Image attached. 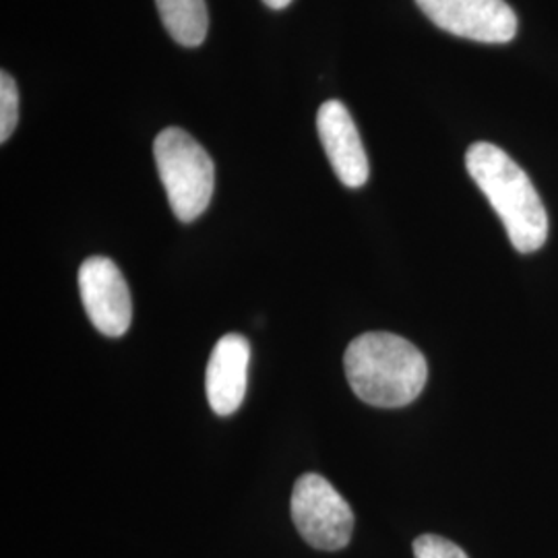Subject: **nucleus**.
Here are the masks:
<instances>
[{
	"label": "nucleus",
	"mask_w": 558,
	"mask_h": 558,
	"mask_svg": "<svg viewBox=\"0 0 558 558\" xmlns=\"http://www.w3.org/2000/svg\"><path fill=\"white\" fill-rule=\"evenodd\" d=\"M352 391L375 408H403L426 387L428 366L418 348L387 331L354 339L343 356Z\"/></svg>",
	"instance_id": "1"
},
{
	"label": "nucleus",
	"mask_w": 558,
	"mask_h": 558,
	"mask_svg": "<svg viewBox=\"0 0 558 558\" xmlns=\"http://www.w3.org/2000/svg\"><path fill=\"white\" fill-rule=\"evenodd\" d=\"M465 166L519 253L542 248L548 239V216L523 168L493 143H474L465 154Z\"/></svg>",
	"instance_id": "2"
},
{
	"label": "nucleus",
	"mask_w": 558,
	"mask_h": 558,
	"mask_svg": "<svg viewBox=\"0 0 558 558\" xmlns=\"http://www.w3.org/2000/svg\"><path fill=\"white\" fill-rule=\"evenodd\" d=\"M156 166L168 203L180 221H195L209 207L216 168L209 154L186 131L163 129L154 143Z\"/></svg>",
	"instance_id": "3"
},
{
	"label": "nucleus",
	"mask_w": 558,
	"mask_h": 558,
	"mask_svg": "<svg viewBox=\"0 0 558 558\" xmlns=\"http://www.w3.org/2000/svg\"><path fill=\"white\" fill-rule=\"evenodd\" d=\"M292 519L300 536L317 550H341L354 532L350 505L319 474H304L294 484Z\"/></svg>",
	"instance_id": "4"
},
{
	"label": "nucleus",
	"mask_w": 558,
	"mask_h": 558,
	"mask_svg": "<svg viewBox=\"0 0 558 558\" xmlns=\"http://www.w3.org/2000/svg\"><path fill=\"white\" fill-rule=\"evenodd\" d=\"M437 27L482 44H507L518 34V15L505 0H416Z\"/></svg>",
	"instance_id": "5"
},
{
	"label": "nucleus",
	"mask_w": 558,
	"mask_h": 558,
	"mask_svg": "<svg viewBox=\"0 0 558 558\" xmlns=\"http://www.w3.org/2000/svg\"><path fill=\"white\" fill-rule=\"evenodd\" d=\"M80 294L87 317L100 333L108 338H120L129 331L133 320V302L126 279L114 260L108 257L83 260Z\"/></svg>",
	"instance_id": "6"
},
{
	"label": "nucleus",
	"mask_w": 558,
	"mask_h": 558,
	"mask_svg": "<svg viewBox=\"0 0 558 558\" xmlns=\"http://www.w3.org/2000/svg\"><path fill=\"white\" fill-rule=\"evenodd\" d=\"M317 129L323 149L339 182L348 189L364 186L371 174V166L348 108L339 100L325 101L317 114Z\"/></svg>",
	"instance_id": "7"
},
{
	"label": "nucleus",
	"mask_w": 558,
	"mask_h": 558,
	"mask_svg": "<svg viewBox=\"0 0 558 558\" xmlns=\"http://www.w3.org/2000/svg\"><path fill=\"white\" fill-rule=\"evenodd\" d=\"M251 343L240 333H228L216 343L205 373V393L218 416L239 410L246 393Z\"/></svg>",
	"instance_id": "8"
},
{
	"label": "nucleus",
	"mask_w": 558,
	"mask_h": 558,
	"mask_svg": "<svg viewBox=\"0 0 558 558\" xmlns=\"http://www.w3.org/2000/svg\"><path fill=\"white\" fill-rule=\"evenodd\" d=\"M161 23L180 46L195 48L207 38L209 15L205 0H156Z\"/></svg>",
	"instance_id": "9"
},
{
	"label": "nucleus",
	"mask_w": 558,
	"mask_h": 558,
	"mask_svg": "<svg viewBox=\"0 0 558 558\" xmlns=\"http://www.w3.org/2000/svg\"><path fill=\"white\" fill-rule=\"evenodd\" d=\"M20 120V92L15 80L2 71L0 73V141L7 143L13 135Z\"/></svg>",
	"instance_id": "10"
},
{
	"label": "nucleus",
	"mask_w": 558,
	"mask_h": 558,
	"mask_svg": "<svg viewBox=\"0 0 558 558\" xmlns=\"http://www.w3.org/2000/svg\"><path fill=\"white\" fill-rule=\"evenodd\" d=\"M414 557L416 558H468L458 544L440 538L435 534H424L414 542Z\"/></svg>",
	"instance_id": "11"
},
{
	"label": "nucleus",
	"mask_w": 558,
	"mask_h": 558,
	"mask_svg": "<svg viewBox=\"0 0 558 558\" xmlns=\"http://www.w3.org/2000/svg\"><path fill=\"white\" fill-rule=\"evenodd\" d=\"M269 9H276V11H279V9H286L292 0H263Z\"/></svg>",
	"instance_id": "12"
}]
</instances>
